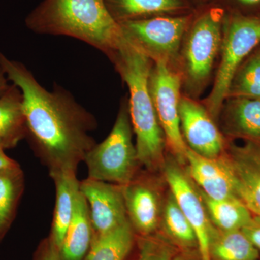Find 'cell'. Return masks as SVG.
<instances>
[{"instance_id": "cell-1", "label": "cell", "mask_w": 260, "mask_h": 260, "mask_svg": "<svg viewBox=\"0 0 260 260\" xmlns=\"http://www.w3.org/2000/svg\"><path fill=\"white\" fill-rule=\"evenodd\" d=\"M0 68L23 95L27 137L49 174L73 171L96 144L91 133L98 124L91 113L68 90L56 85L49 91L22 63L0 52Z\"/></svg>"}, {"instance_id": "cell-2", "label": "cell", "mask_w": 260, "mask_h": 260, "mask_svg": "<svg viewBox=\"0 0 260 260\" xmlns=\"http://www.w3.org/2000/svg\"><path fill=\"white\" fill-rule=\"evenodd\" d=\"M25 22L36 34L74 38L109 59L124 40L120 25L104 0H44Z\"/></svg>"}, {"instance_id": "cell-3", "label": "cell", "mask_w": 260, "mask_h": 260, "mask_svg": "<svg viewBox=\"0 0 260 260\" xmlns=\"http://www.w3.org/2000/svg\"><path fill=\"white\" fill-rule=\"evenodd\" d=\"M110 59L129 88L130 120L140 166L147 172H158L165 164L167 141L149 88L153 61L125 38Z\"/></svg>"}, {"instance_id": "cell-4", "label": "cell", "mask_w": 260, "mask_h": 260, "mask_svg": "<svg viewBox=\"0 0 260 260\" xmlns=\"http://www.w3.org/2000/svg\"><path fill=\"white\" fill-rule=\"evenodd\" d=\"M127 102L121 104L112 131L89 150L84 159L88 178L124 186L139 173L140 166Z\"/></svg>"}, {"instance_id": "cell-5", "label": "cell", "mask_w": 260, "mask_h": 260, "mask_svg": "<svg viewBox=\"0 0 260 260\" xmlns=\"http://www.w3.org/2000/svg\"><path fill=\"white\" fill-rule=\"evenodd\" d=\"M223 26L220 13L209 11L200 16L181 44L180 74L190 95H197L210 79L221 49Z\"/></svg>"}, {"instance_id": "cell-6", "label": "cell", "mask_w": 260, "mask_h": 260, "mask_svg": "<svg viewBox=\"0 0 260 260\" xmlns=\"http://www.w3.org/2000/svg\"><path fill=\"white\" fill-rule=\"evenodd\" d=\"M260 44V18L235 15L223 26L220 60L215 83L205 107L218 119L238 68Z\"/></svg>"}, {"instance_id": "cell-7", "label": "cell", "mask_w": 260, "mask_h": 260, "mask_svg": "<svg viewBox=\"0 0 260 260\" xmlns=\"http://www.w3.org/2000/svg\"><path fill=\"white\" fill-rule=\"evenodd\" d=\"M180 72L164 61H153L149 77V88L159 122L172 156L182 166L186 164L187 147L183 139L179 118Z\"/></svg>"}, {"instance_id": "cell-8", "label": "cell", "mask_w": 260, "mask_h": 260, "mask_svg": "<svg viewBox=\"0 0 260 260\" xmlns=\"http://www.w3.org/2000/svg\"><path fill=\"white\" fill-rule=\"evenodd\" d=\"M189 23L188 17L157 16L129 20L119 25L126 40L152 60L174 65Z\"/></svg>"}, {"instance_id": "cell-9", "label": "cell", "mask_w": 260, "mask_h": 260, "mask_svg": "<svg viewBox=\"0 0 260 260\" xmlns=\"http://www.w3.org/2000/svg\"><path fill=\"white\" fill-rule=\"evenodd\" d=\"M162 170L169 190L194 229L200 259L211 260L210 243L216 229L210 220L198 186L189 177L184 166L173 156L166 157Z\"/></svg>"}, {"instance_id": "cell-10", "label": "cell", "mask_w": 260, "mask_h": 260, "mask_svg": "<svg viewBox=\"0 0 260 260\" xmlns=\"http://www.w3.org/2000/svg\"><path fill=\"white\" fill-rule=\"evenodd\" d=\"M179 118L183 139L188 148L206 158L223 155L226 142L206 107L194 99L181 97Z\"/></svg>"}, {"instance_id": "cell-11", "label": "cell", "mask_w": 260, "mask_h": 260, "mask_svg": "<svg viewBox=\"0 0 260 260\" xmlns=\"http://www.w3.org/2000/svg\"><path fill=\"white\" fill-rule=\"evenodd\" d=\"M122 188L128 220L135 234L140 237L154 235L160 228L164 203L156 181L139 172Z\"/></svg>"}, {"instance_id": "cell-12", "label": "cell", "mask_w": 260, "mask_h": 260, "mask_svg": "<svg viewBox=\"0 0 260 260\" xmlns=\"http://www.w3.org/2000/svg\"><path fill=\"white\" fill-rule=\"evenodd\" d=\"M80 191L88 203L95 236L129 221L122 186L88 177L80 181Z\"/></svg>"}, {"instance_id": "cell-13", "label": "cell", "mask_w": 260, "mask_h": 260, "mask_svg": "<svg viewBox=\"0 0 260 260\" xmlns=\"http://www.w3.org/2000/svg\"><path fill=\"white\" fill-rule=\"evenodd\" d=\"M186 172L202 192L213 199L238 198L234 171L225 153L210 158L195 153L187 148Z\"/></svg>"}, {"instance_id": "cell-14", "label": "cell", "mask_w": 260, "mask_h": 260, "mask_svg": "<svg viewBox=\"0 0 260 260\" xmlns=\"http://www.w3.org/2000/svg\"><path fill=\"white\" fill-rule=\"evenodd\" d=\"M234 171L238 198L253 215L260 217V145L230 143L225 150Z\"/></svg>"}, {"instance_id": "cell-15", "label": "cell", "mask_w": 260, "mask_h": 260, "mask_svg": "<svg viewBox=\"0 0 260 260\" xmlns=\"http://www.w3.org/2000/svg\"><path fill=\"white\" fill-rule=\"evenodd\" d=\"M220 116L224 134L260 145V99L227 98Z\"/></svg>"}, {"instance_id": "cell-16", "label": "cell", "mask_w": 260, "mask_h": 260, "mask_svg": "<svg viewBox=\"0 0 260 260\" xmlns=\"http://www.w3.org/2000/svg\"><path fill=\"white\" fill-rule=\"evenodd\" d=\"M76 173L63 171L50 175L55 184L56 201L49 237L59 251L73 218L77 196L80 191V181Z\"/></svg>"}, {"instance_id": "cell-17", "label": "cell", "mask_w": 260, "mask_h": 260, "mask_svg": "<svg viewBox=\"0 0 260 260\" xmlns=\"http://www.w3.org/2000/svg\"><path fill=\"white\" fill-rule=\"evenodd\" d=\"M95 238L86 200L78 192L73 218L59 249L61 260H83Z\"/></svg>"}, {"instance_id": "cell-18", "label": "cell", "mask_w": 260, "mask_h": 260, "mask_svg": "<svg viewBox=\"0 0 260 260\" xmlns=\"http://www.w3.org/2000/svg\"><path fill=\"white\" fill-rule=\"evenodd\" d=\"M27 137L23 109V95L12 84L0 96V143L5 149L14 148Z\"/></svg>"}, {"instance_id": "cell-19", "label": "cell", "mask_w": 260, "mask_h": 260, "mask_svg": "<svg viewBox=\"0 0 260 260\" xmlns=\"http://www.w3.org/2000/svg\"><path fill=\"white\" fill-rule=\"evenodd\" d=\"M199 191L210 220L220 232L242 230L253 220L254 215L239 198L213 199Z\"/></svg>"}, {"instance_id": "cell-20", "label": "cell", "mask_w": 260, "mask_h": 260, "mask_svg": "<svg viewBox=\"0 0 260 260\" xmlns=\"http://www.w3.org/2000/svg\"><path fill=\"white\" fill-rule=\"evenodd\" d=\"M174 246L186 251L197 249L198 240L194 229L177 204L170 190L162 203L160 228Z\"/></svg>"}, {"instance_id": "cell-21", "label": "cell", "mask_w": 260, "mask_h": 260, "mask_svg": "<svg viewBox=\"0 0 260 260\" xmlns=\"http://www.w3.org/2000/svg\"><path fill=\"white\" fill-rule=\"evenodd\" d=\"M118 23L160 16L180 9V0H104Z\"/></svg>"}, {"instance_id": "cell-22", "label": "cell", "mask_w": 260, "mask_h": 260, "mask_svg": "<svg viewBox=\"0 0 260 260\" xmlns=\"http://www.w3.org/2000/svg\"><path fill=\"white\" fill-rule=\"evenodd\" d=\"M135 237L129 221L112 232L95 236L83 260H125L134 246Z\"/></svg>"}, {"instance_id": "cell-23", "label": "cell", "mask_w": 260, "mask_h": 260, "mask_svg": "<svg viewBox=\"0 0 260 260\" xmlns=\"http://www.w3.org/2000/svg\"><path fill=\"white\" fill-rule=\"evenodd\" d=\"M24 186V174L20 166L0 172V241L14 220Z\"/></svg>"}, {"instance_id": "cell-24", "label": "cell", "mask_w": 260, "mask_h": 260, "mask_svg": "<svg viewBox=\"0 0 260 260\" xmlns=\"http://www.w3.org/2000/svg\"><path fill=\"white\" fill-rule=\"evenodd\" d=\"M211 260H258L259 251L242 230L220 232L216 229L210 243Z\"/></svg>"}, {"instance_id": "cell-25", "label": "cell", "mask_w": 260, "mask_h": 260, "mask_svg": "<svg viewBox=\"0 0 260 260\" xmlns=\"http://www.w3.org/2000/svg\"><path fill=\"white\" fill-rule=\"evenodd\" d=\"M233 97L260 99V48L253 51L236 72L228 90L227 98Z\"/></svg>"}, {"instance_id": "cell-26", "label": "cell", "mask_w": 260, "mask_h": 260, "mask_svg": "<svg viewBox=\"0 0 260 260\" xmlns=\"http://www.w3.org/2000/svg\"><path fill=\"white\" fill-rule=\"evenodd\" d=\"M140 254L135 260H173L177 251L174 244L160 237H140Z\"/></svg>"}, {"instance_id": "cell-27", "label": "cell", "mask_w": 260, "mask_h": 260, "mask_svg": "<svg viewBox=\"0 0 260 260\" xmlns=\"http://www.w3.org/2000/svg\"><path fill=\"white\" fill-rule=\"evenodd\" d=\"M34 260H61L59 249L50 238H47L41 243Z\"/></svg>"}, {"instance_id": "cell-28", "label": "cell", "mask_w": 260, "mask_h": 260, "mask_svg": "<svg viewBox=\"0 0 260 260\" xmlns=\"http://www.w3.org/2000/svg\"><path fill=\"white\" fill-rule=\"evenodd\" d=\"M242 231L254 247L260 251V217L254 215L251 223Z\"/></svg>"}, {"instance_id": "cell-29", "label": "cell", "mask_w": 260, "mask_h": 260, "mask_svg": "<svg viewBox=\"0 0 260 260\" xmlns=\"http://www.w3.org/2000/svg\"><path fill=\"white\" fill-rule=\"evenodd\" d=\"M5 150L4 147L0 143V172L19 166L18 162L6 155Z\"/></svg>"}, {"instance_id": "cell-30", "label": "cell", "mask_w": 260, "mask_h": 260, "mask_svg": "<svg viewBox=\"0 0 260 260\" xmlns=\"http://www.w3.org/2000/svg\"><path fill=\"white\" fill-rule=\"evenodd\" d=\"M8 78L4 72V70L0 68V96L5 93L10 85L8 84Z\"/></svg>"}, {"instance_id": "cell-31", "label": "cell", "mask_w": 260, "mask_h": 260, "mask_svg": "<svg viewBox=\"0 0 260 260\" xmlns=\"http://www.w3.org/2000/svg\"><path fill=\"white\" fill-rule=\"evenodd\" d=\"M189 251H184V252L177 253L173 260H199L196 259L194 256H191Z\"/></svg>"}, {"instance_id": "cell-32", "label": "cell", "mask_w": 260, "mask_h": 260, "mask_svg": "<svg viewBox=\"0 0 260 260\" xmlns=\"http://www.w3.org/2000/svg\"><path fill=\"white\" fill-rule=\"evenodd\" d=\"M238 1L246 5H254L260 3V0H238Z\"/></svg>"}]
</instances>
